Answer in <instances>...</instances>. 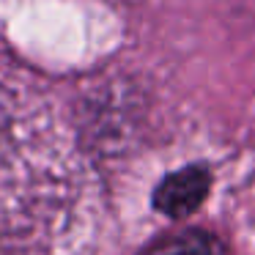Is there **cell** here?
Wrapping results in <instances>:
<instances>
[{"label": "cell", "mask_w": 255, "mask_h": 255, "mask_svg": "<svg viewBox=\"0 0 255 255\" xmlns=\"http://www.w3.org/2000/svg\"><path fill=\"white\" fill-rule=\"evenodd\" d=\"M209 192V170L189 165L170 173L154 192V206L167 217H187L203 203Z\"/></svg>", "instance_id": "1"}]
</instances>
